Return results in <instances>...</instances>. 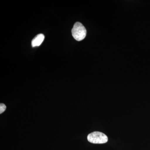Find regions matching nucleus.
I'll return each instance as SVG.
<instances>
[{"label":"nucleus","instance_id":"1","mask_svg":"<svg viewBox=\"0 0 150 150\" xmlns=\"http://www.w3.org/2000/svg\"><path fill=\"white\" fill-rule=\"evenodd\" d=\"M87 139L89 142L92 144H103L107 143L108 138L102 132L94 131L88 134Z\"/></svg>","mask_w":150,"mask_h":150},{"label":"nucleus","instance_id":"2","mask_svg":"<svg viewBox=\"0 0 150 150\" xmlns=\"http://www.w3.org/2000/svg\"><path fill=\"white\" fill-rule=\"evenodd\" d=\"M72 34L75 40L81 41L86 37V30L81 23L76 22L72 29Z\"/></svg>","mask_w":150,"mask_h":150},{"label":"nucleus","instance_id":"3","mask_svg":"<svg viewBox=\"0 0 150 150\" xmlns=\"http://www.w3.org/2000/svg\"><path fill=\"white\" fill-rule=\"evenodd\" d=\"M44 38H45V36L43 34H40L38 35L32 40L31 44H32V47L40 46L41 43H43Z\"/></svg>","mask_w":150,"mask_h":150},{"label":"nucleus","instance_id":"4","mask_svg":"<svg viewBox=\"0 0 150 150\" xmlns=\"http://www.w3.org/2000/svg\"><path fill=\"white\" fill-rule=\"evenodd\" d=\"M6 105L4 103H1L0 104V114H1L3 112H4L6 110Z\"/></svg>","mask_w":150,"mask_h":150}]
</instances>
